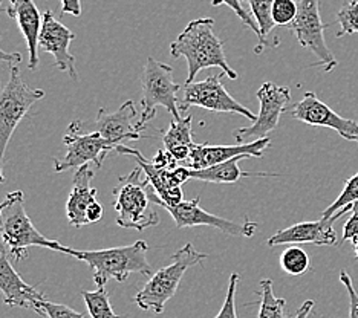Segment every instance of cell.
Listing matches in <instances>:
<instances>
[{
  "mask_svg": "<svg viewBox=\"0 0 358 318\" xmlns=\"http://www.w3.org/2000/svg\"><path fill=\"white\" fill-rule=\"evenodd\" d=\"M271 144L270 136L264 140L253 141L248 144L238 145H211V144H194L192 147L190 157L185 161L187 168L190 170H202L208 168L222 162L230 161L236 157L245 158H262L264 150Z\"/></svg>",
  "mask_w": 358,
  "mask_h": 318,
  "instance_id": "e0dca14e",
  "label": "cell"
},
{
  "mask_svg": "<svg viewBox=\"0 0 358 318\" xmlns=\"http://www.w3.org/2000/svg\"><path fill=\"white\" fill-rule=\"evenodd\" d=\"M297 11L299 3L296 0H274L273 22L275 27L289 28V24L297 17Z\"/></svg>",
  "mask_w": 358,
  "mask_h": 318,
  "instance_id": "f546056e",
  "label": "cell"
},
{
  "mask_svg": "<svg viewBox=\"0 0 358 318\" xmlns=\"http://www.w3.org/2000/svg\"><path fill=\"white\" fill-rule=\"evenodd\" d=\"M0 6H2V0H0Z\"/></svg>",
  "mask_w": 358,
  "mask_h": 318,
  "instance_id": "60d3db41",
  "label": "cell"
},
{
  "mask_svg": "<svg viewBox=\"0 0 358 318\" xmlns=\"http://www.w3.org/2000/svg\"><path fill=\"white\" fill-rule=\"evenodd\" d=\"M207 257L206 252L198 251L192 243H185L173 254L172 263L150 277L144 288L136 294L135 303L144 311L161 314L164 311L167 301L175 297L187 269L199 265Z\"/></svg>",
  "mask_w": 358,
  "mask_h": 318,
  "instance_id": "277c9868",
  "label": "cell"
},
{
  "mask_svg": "<svg viewBox=\"0 0 358 318\" xmlns=\"http://www.w3.org/2000/svg\"><path fill=\"white\" fill-rule=\"evenodd\" d=\"M192 115L179 121H172L167 132L162 133L164 149L172 154L176 162H185L189 159L192 147L194 145L192 136Z\"/></svg>",
  "mask_w": 358,
  "mask_h": 318,
  "instance_id": "603a6c76",
  "label": "cell"
},
{
  "mask_svg": "<svg viewBox=\"0 0 358 318\" xmlns=\"http://www.w3.org/2000/svg\"><path fill=\"white\" fill-rule=\"evenodd\" d=\"M352 215L343 225V240H354L358 238V202L352 205Z\"/></svg>",
  "mask_w": 358,
  "mask_h": 318,
  "instance_id": "e575fe53",
  "label": "cell"
},
{
  "mask_svg": "<svg viewBox=\"0 0 358 318\" xmlns=\"http://www.w3.org/2000/svg\"><path fill=\"white\" fill-rule=\"evenodd\" d=\"M179 91H182V85L175 83L172 66L149 57L143 71V110L138 124L145 129L157 115L158 108H164L173 117V121L182 120L179 113Z\"/></svg>",
  "mask_w": 358,
  "mask_h": 318,
  "instance_id": "52a82bcc",
  "label": "cell"
},
{
  "mask_svg": "<svg viewBox=\"0 0 358 318\" xmlns=\"http://www.w3.org/2000/svg\"><path fill=\"white\" fill-rule=\"evenodd\" d=\"M63 143L66 145V153L60 159H54L55 173L91 164H95L96 168H100L108 154L117 149L115 144L104 140L99 132H81L80 121L71 122L66 133H64Z\"/></svg>",
  "mask_w": 358,
  "mask_h": 318,
  "instance_id": "ba28073f",
  "label": "cell"
},
{
  "mask_svg": "<svg viewBox=\"0 0 358 318\" xmlns=\"http://www.w3.org/2000/svg\"><path fill=\"white\" fill-rule=\"evenodd\" d=\"M337 22L340 23L337 37L358 34V0H351L340 8L337 13Z\"/></svg>",
  "mask_w": 358,
  "mask_h": 318,
  "instance_id": "f1b7e54d",
  "label": "cell"
},
{
  "mask_svg": "<svg viewBox=\"0 0 358 318\" xmlns=\"http://www.w3.org/2000/svg\"><path fill=\"white\" fill-rule=\"evenodd\" d=\"M22 60L20 54H11V52H6L3 51L2 48H0V63H10V64H17Z\"/></svg>",
  "mask_w": 358,
  "mask_h": 318,
  "instance_id": "74e56055",
  "label": "cell"
},
{
  "mask_svg": "<svg viewBox=\"0 0 358 318\" xmlns=\"http://www.w3.org/2000/svg\"><path fill=\"white\" fill-rule=\"evenodd\" d=\"M8 17H11L17 23L20 32L27 40L28 45V69L36 71L38 66V37L42 31L43 15H40L38 8L34 0H10L6 8Z\"/></svg>",
  "mask_w": 358,
  "mask_h": 318,
  "instance_id": "ffe728a7",
  "label": "cell"
},
{
  "mask_svg": "<svg viewBox=\"0 0 358 318\" xmlns=\"http://www.w3.org/2000/svg\"><path fill=\"white\" fill-rule=\"evenodd\" d=\"M260 306H259V315L257 318H288L285 315V306L287 301L285 298H279L274 296L273 289V280L264 279L260 280Z\"/></svg>",
  "mask_w": 358,
  "mask_h": 318,
  "instance_id": "d4e9b609",
  "label": "cell"
},
{
  "mask_svg": "<svg viewBox=\"0 0 358 318\" xmlns=\"http://www.w3.org/2000/svg\"><path fill=\"white\" fill-rule=\"evenodd\" d=\"M141 173L143 170L138 167L127 176H121L113 189L117 225L127 230L144 231L159 224L158 213L150 207V184L148 179L143 181Z\"/></svg>",
  "mask_w": 358,
  "mask_h": 318,
  "instance_id": "5b68a950",
  "label": "cell"
},
{
  "mask_svg": "<svg viewBox=\"0 0 358 318\" xmlns=\"http://www.w3.org/2000/svg\"><path fill=\"white\" fill-rule=\"evenodd\" d=\"M340 282L343 283L349 296V318H358V294L352 284V279L346 271L340 273Z\"/></svg>",
  "mask_w": 358,
  "mask_h": 318,
  "instance_id": "836d02e7",
  "label": "cell"
},
{
  "mask_svg": "<svg viewBox=\"0 0 358 318\" xmlns=\"http://www.w3.org/2000/svg\"><path fill=\"white\" fill-rule=\"evenodd\" d=\"M313 306H314V301L306 300L305 303L299 308V311L296 312V315L292 318H308L309 314H311V311H313Z\"/></svg>",
  "mask_w": 358,
  "mask_h": 318,
  "instance_id": "f35d334b",
  "label": "cell"
},
{
  "mask_svg": "<svg viewBox=\"0 0 358 318\" xmlns=\"http://www.w3.org/2000/svg\"><path fill=\"white\" fill-rule=\"evenodd\" d=\"M37 306L38 314L46 315L48 318H85L83 314L74 311V309H71L69 306L54 303V301H50L46 298L40 300Z\"/></svg>",
  "mask_w": 358,
  "mask_h": 318,
  "instance_id": "4dcf8cb0",
  "label": "cell"
},
{
  "mask_svg": "<svg viewBox=\"0 0 358 318\" xmlns=\"http://www.w3.org/2000/svg\"><path fill=\"white\" fill-rule=\"evenodd\" d=\"M256 95L260 103L259 115L251 126L236 130L234 138L239 144H248L268 138V133H271L279 126L280 115L291 101L289 89L274 83H264Z\"/></svg>",
  "mask_w": 358,
  "mask_h": 318,
  "instance_id": "7c38bea8",
  "label": "cell"
},
{
  "mask_svg": "<svg viewBox=\"0 0 358 318\" xmlns=\"http://www.w3.org/2000/svg\"><path fill=\"white\" fill-rule=\"evenodd\" d=\"M87 311L92 318H121L113 312L109 301V294L106 288H96L95 291H81Z\"/></svg>",
  "mask_w": 358,
  "mask_h": 318,
  "instance_id": "484cf974",
  "label": "cell"
},
{
  "mask_svg": "<svg viewBox=\"0 0 358 318\" xmlns=\"http://www.w3.org/2000/svg\"><path fill=\"white\" fill-rule=\"evenodd\" d=\"M201 198H194L192 201H182L176 207H169L164 203H157L158 207L164 208L167 213L172 215L175 224L178 228H189V226H211L217 228L225 234L230 236H241V238H251L256 233L259 225L251 220H245L243 224L233 222V220L219 217L208 213V211L202 210Z\"/></svg>",
  "mask_w": 358,
  "mask_h": 318,
  "instance_id": "4fadbf2b",
  "label": "cell"
},
{
  "mask_svg": "<svg viewBox=\"0 0 358 318\" xmlns=\"http://www.w3.org/2000/svg\"><path fill=\"white\" fill-rule=\"evenodd\" d=\"M358 202V173L349 178L345 182V189L338 194V198L323 211L322 219H331L336 211H351L354 203Z\"/></svg>",
  "mask_w": 358,
  "mask_h": 318,
  "instance_id": "83f0119b",
  "label": "cell"
},
{
  "mask_svg": "<svg viewBox=\"0 0 358 318\" xmlns=\"http://www.w3.org/2000/svg\"><path fill=\"white\" fill-rule=\"evenodd\" d=\"M280 266L289 275H302L311 268V257L300 247H288L280 256Z\"/></svg>",
  "mask_w": 358,
  "mask_h": 318,
  "instance_id": "4316f807",
  "label": "cell"
},
{
  "mask_svg": "<svg viewBox=\"0 0 358 318\" xmlns=\"http://www.w3.org/2000/svg\"><path fill=\"white\" fill-rule=\"evenodd\" d=\"M8 251L0 242V292L3 294L6 306L32 309L38 314V301L43 300V294L38 292L36 287H31L23 282L17 271L13 268Z\"/></svg>",
  "mask_w": 358,
  "mask_h": 318,
  "instance_id": "d6986e66",
  "label": "cell"
},
{
  "mask_svg": "<svg viewBox=\"0 0 358 318\" xmlns=\"http://www.w3.org/2000/svg\"><path fill=\"white\" fill-rule=\"evenodd\" d=\"M136 117V108L134 101H126L115 112H108L101 108L96 113L95 120V132H99L104 140L115 144L117 147L123 141H136L141 140L143 127L134 124V118Z\"/></svg>",
  "mask_w": 358,
  "mask_h": 318,
  "instance_id": "ac0fdd59",
  "label": "cell"
},
{
  "mask_svg": "<svg viewBox=\"0 0 358 318\" xmlns=\"http://www.w3.org/2000/svg\"><path fill=\"white\" fill-rule=\"evenodd\" d=\"M238 282H239V274L238 273L231 274L229 289H227V296H225V300H224L222 309L219 311V314L215 318H238V314H236V301H234Z\"/></svg>",
  "mask_w": 358,
  "mask_h": 318,
  "instance_id": "d6a6232c",
  "label": "cell"
},
{
  "mask_svg": "<svg viewBox=\"0 0 358 318\" xmlns=\"http://www.w3.org/2000/svg\"><path fill=\"white\" fill-rule=\"evenodd\" d=\"M328 27L320 19V0H300L297 17L289 29L294 32L297 42L317 57V66H322L324 72H331L338 64L324 42L323 32Z\"/></svg>",
  "mask_w": 358,
  "mask_h": 318,
  "instance_id": "8fae6325",
  "label": "cell"
},
{
  "mask_svg": "<svg viewBox=\"0 0 358 318\" xmlns=\"http://www.w3.org/2000/svg\"><path fill=\"white\" fill-rule=\"evenodd\" d=\"M149 245L144 240H136L127 247H117L96 251H78L64 247L63 254L76 257L87 263L92 269L96 288H104L109 280L123 283L130 274H143L152 277V265L148 260Z\"/></svg>",
  "mask_w": 358,
  "mask_h": 318,
  "instance_id": "7a4b0ae2",
  "label": "cell"
},
{
  "mask_svg": "<svg viewBox=\"0 0 358 318\" xmlns=\"http://www.w3.org/2000/svg\"><path fill=\"white\" fill-rule=\"evenodd\" d=\"M222 77L224 72H219L202 81L182 85V98L179 100V110H189L194 106V108H202L217 113H238V115L255 122L257 117L227 92L222 85Z\"/></svg>",
  "mask_w": 358,
  "mask_h": 318,
  "instance_id": "9c48e42d",
  "label": "cell"
},
{
  "mask_svg": "<svg viewBox=\"0 0 358 318\" xmlns=\"http://www.w3.org/2000/svg\"><path fill=\"white\" fill-rule=\"evenodd\" d=\"M95 171L91 166L77 168L74 175V185L66 202V216L69 224L76 228L87 225L86 213L89 207L96 201V189L91 185Z\"/></svg>",
  "mask_w": 358,
  "mask_h": 318,
  "instance_id": "44dd1931",
  "label": "cell"
},
{
  "mask_svg": "<svg viewBox=\"0 0 358 318\" xmlns=\"http://www.w3.org/2000/svg\"><path fill=\"white\" fill-rule=\"evenodd\" d=\"M245 159V157H236L230 161L222 162L208 168L202 170H190V179H198V181L211 182V184H234L241 181L242 178H278V175H266V173H247L242 171L239 162Z\"/></svg>",
  "mask_w": 358,
  "mask_h": 318,
  "instance_id": "7402d4cb",
  "label": "cell"
},
{
  "mask_svg": "<svg viewBox=\"0 0 358 318\" xmlns=\"http://www.w3.org/2000/svg\"><path fill=\"white\" fill-rule=\"evenodd\" d=\"M291 117L309 126H320L336 130L346 141L358 143V122L346 120L324 104L314 92L303 94L302 100L289 110Z\"/></svg>",
  "mask_w": 358,
  "mask_h": 318,
  "instance_id": "5bb4252c",
  "label": "cell"
},
{
  "mask_svg": "<svg viewBox=\"0 0 358 318\" xmlns=\"http://www.w3.org/2000/svg\"><path fill=\"white\" fill-rule=\"evenodd\" d=\"M103 205L100 202H95L92 203L91 207H89L87 213H86V219H87V224H95V222H100L101 217H103Z\"/></svg>",
  "mask_w": 358,
  "mask_h": 318,
  "instance_id": "8d00e7d4",
  "label": "cell"
},
{
  "mask_svg": "<svg viewBox=\"0 0 358 318\" xmlns=\"http://www.w3.org/2000/svg\"><path fill=\"white\" fill-rule=\"evenodd\" d=\"M115 153L120 154H129L134 157L144 173L145 179L150 184V201L152 203H164L169 207H176L184 201V193L181 185L190 179L189 173L190 168L187 167H176V168H159L153 164L152 161L145 159L140 150L132 149V147H126L120 144Z\"/></svg>",
  "mask_w": 358,
  "mask_h": 318,
  "instance_id": "30bf717a",
  "label": "cell"
},
{
  "mask_svg": "<svg viewBox=\"0 0 358 318\" xmlns=\"http://www.w3.org/2000/svg\"><path fill=\"white\" fill-rule=\"evenodd\" d=\"M241 2H247L250 5L253 19L256 20L260 29V40L257 46L255 48V52L260 54L264 51V48H275V45L270 40L275 28V24L273 22L274 0H241Z\"/></svg>",
  "mask_w": 358,
  "mask_h": 318,
  "instance_id": "cb8c5ba5",
  "label": "cell"
},
{
  "mask_svg": "<svg viewBox=\"0 0 358 318\" xmlns=\"http://www.w3.org/2000/svg\"><path fill=\"white\" fill-rule=\"evenodd\" d=\"M346 211H338L331 219H320L315 222H299L288 228L279 230L266 240L268 247H279V245H300V243H313L324 245V247H336L338 239L337 233L334 230V222L343 216Z\"/></svg>",
  "mask_w": 358,
  "mask_h": 318,
  "instance_id": "2e32d148",
  "label": "cell"
},
{
  "mask_svg": "<svg viewBox=\"0 0 358 318\" xmlns=\"http://www.w3.org/2000/svg\"><path fill=\"white\" fill-rule=\"evenodd\" d=\"M62 3V15L72 14L78 17L81 14V0H60Z\"/></svg>",
  "mask_w": 358,
  "mask_h": 318,
  "instance_id": "d590c367",
  "label": "cell"
},
{
  "mask_svg": "<svg viewBox=\"0 0 358 318\" xmlns=\"http://www.w3.org/2000/svg\"><path fill=\"white\" fill-rule=\"evenodd\" d=\"M45 91L32 89L20 77V69L10 68L8 83L0 87V184L5 182L3 162L5 153L11 136L19 122L27 117V113L36 101L42 100Z\"/></svg>",
  "mask_w": 358,
  "mask_h": 318,
  "instance_id": "8992f818",
  "label": "cell"
},
{
  "mask_svg": "<svg viewBox=\"0 0 358 318\" xmlns=\"http://www.w3.org/2000/svg\"><path fill=\"white\" fill-rule=\"evenodd\" d=\"M170 54L173 59L184 57L189 73L184 85H190L202 69L219 68L224 75L231 80L238 78V72L231 69L224 52V43L215 34V20L202 17L192 20L185 29L170 43Z\"/></svg>",
  "mask_w": 358,
  "mask_h": 318,
  "instance_id": "6da1fadb",
  "label": "cell"
},
{
  "mask_svg": "<svg viewBox=\"0 0 358 318\" xmlns=\"http://www.w3.org/2000/svg\"><path fill=\"white\" fill-rule=\"evenodd\" d=\"M76 38V34L68 29L62 22L54 17L52 11L43 13L42 31L38 37V48L45 52L54 55L55 66L62 72H66L72 80H77L76 57L69 52V45Z\"/></svg>",
  "mask_w": 358,
  "mask_h": 318,
  "instance_id": "9a60e30c",
  "label": "cell"
},
{
  "mask_svg": "<svg viewBox=\"0 0 358 318\" xmlns=\"http://www.w3.org/2000/svg\"><path fill=\"white\" fill-rule=\"evenodd\" d=\"M0 242L15 262L28 257L31 247L64 251L60 242L45 238L32 224L25 210V194L20 190L8 193L5 201L0 202Z\"/></svg>",
  "mask_w": 358,
  "mask_h": 318,
  "instance_id": "3957f363",
  "label": "cell"
},
{
  "mask_svg": "<svg viewBox=\"0 0 358 318\" xmlns=\"http://www.w3.org/2000/svg\"><path fill=\"white\" fill-rule=\"evenodd\" d=\"M352 245H354V250H355V256H357V259H358V238L352 240Z\"/></svg>",
  "mask_w": 358,
  "mask_h": 318,
  "instance_id": "ab89813d",
  "label": "cell"
},
{
  "mask_svg": "<svg viewBox=\"0 0 358 318\" xmlns=\"http://www.w3.org/2000/svg\"><path fill=\"white\" fill-rule=\"evenodd\" d=\"M211 5H213V6L227 5L229 8H231V10L236 13V15H238V17L243 22V24L253 31L256 37H257V40H260V29L257 27V23L245 10H243L241 0H211Z\"/></svg>",
  "mask_w": 358,
  "mask_h": 318,
  "instance_id": "1f68e13d",
  "label": "cell"
}]
</instances>
